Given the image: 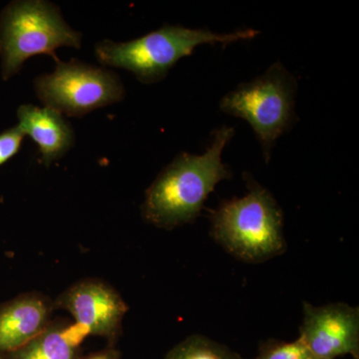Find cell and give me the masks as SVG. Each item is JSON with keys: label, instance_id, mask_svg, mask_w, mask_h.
<instances>
[{"label": "cell", "instance_id": "cell-1", "mask_svg": "<svg viewBox=\"0 0 359 359\" xmlns=\"http://www.w3.org/2000/svg\"><path fill=\"white\" fill-rule=\"evenodd\" d=\"M233 136V127L222 126L212 132L204 154L181 153L165 167L146 191L141 205L144 221L171 231L199 218L210 194L233 176L222 156Z\"/></svg>", "mask_w": 359, "mask_h": 359}, {"label": "cell", "instance_id": "cell-2", "mask_svg": "<svg viewBox=\"0 0 359 359\" xmlns=\"http://www.w3.org/2000/svg\"><path fill=\"white\" fill-rule=\"evenodd\" d=\"M248 194L209 210L211 237L229 255L249 264L269 261L287 250L283 214L268 189L245 175Z\"/></svg>", "mask_w": 359, "mask_h": 359}, {"label": "cell", "instance_id": "cell-3", "mask_svg": "<svg viewBox=\"0 0 359 359\" xmlns=\"http://www.w3.org/2000/svg\"><path fill=\"white\" fill-rule=\"evenodd\" d=\"M259 33L254 28L217 33L208 28L168 25L128 42L103 40L96 44L95 55L101 65L130 71L142 83L154 84L162 81L179 60L192 55L201 45L226 46L256 39Z\"/></svg>", "mask_w": 359, "mask_h": 359}, {"label": "cell", "instance_id": "cell-4", "mask_svg": "<svg viewBox=\"0 0 359 359\" xmlns=\"http://www.w3.org/2000/svg\"><path fill=\"white\" fill-rule=\"evenodd\" d=\"M82 34L63 20L60 9L44 0H16L0 13L1 76L11 79L27 59L39 54L58 61L59 47H81Z\"/></svg>", "mask_w": 359, "mask_h": 359}, {"label": "cell", "instance_id": "cell-5", "mask_svg": "<svg viewBox=\"0 0 359 359\" xmlns=\"http://www.w3.org/2000/svg\"><path fill=\"white\" fill-rule=\"evenodd\" d=\"M297 80L285 66L273 63L261 76L226 93L219 102V109L249 123L268 163L276 140L297 120Z\"/></svg>", "mask_w": 359, "mask_h": 359}, {"label": "cell", "instance_id": "cell-6", "mask_svg": "<svg viewBox=\"0 0 359 359\" xmlns=\"http://www.w3.org/2000/svg\"><path fill=\"white\" fill-rule=\"evenodd\" d=\"M34 89L45 107L69 117H83L120 102L125 96L117 74L76 59L69 62L59 59L53 72L35 78Z\"/></svg>", "mask_w": 359, "mask_h": 359}, {"label": "cell", "instance_id": "cell-7", "mask_svg": "<svg viewBox=\"0 0 359 359\" xmlns=\"http://www.w3.org/2000/svg\"><path fill=\"white\" fill-rule=\"evenodd\" d=\"M54 308L69 313L78 327L88 335L102 337L116 346L123 332V320L129 306L120 292L102 278H85L63 290Z\"/></svg>", "mask_w": 359, "mask_h": 359}, {"label": "cell", "instance_id": "cell-8", "mask_svg": "<svg viewBox=\"0 0 359 359\" xmlns=\"http://www.w3.org/2000/svg\"><path fill=\"white\" fill-rule=\"evenodd\" d=\"M299 339L313 359H359V309L344 302L314 306L304 302Z\"/></svg>", "mask_w": 359, "mask_h": 359}, {"label": "cell", "instance_id": "cell-9", "mask_svg": "<svg viewBox=\"0 0 359 359\" xmlns=\"http://www.w3.org/2000/svg\"><path fill=\"white\" fill-rule=\"evenodd\" d=\"M54 302L41 292H27L0 304V355L29 342L48 327Z\"/></svg>", "mask_w": 359, "mask_h": 359}, {"label": "cell", "instance_id": "cell-10", "mask_svg": "<svg viewBox=\"0 0 359 359\" xmlns=\"http://www.w3.org/2000/svg\"><path fill=\"white\" fill-rule=\"evenodd\" d=\"M18 124L23 134L39 145L41 162L50 166L74 145V131L63 115L51 108L25 104L18 109Z\"/></svg>", "mask_w": 359, "mask_h": 359}, {"label": "cell", "instance_id": "cell-11", "mask_svg": "<svg viewBox=\"0 0 359 359\" xmlns=\"http://www.w3.org/2000/svg\"><path fill=\"white\" fill-rule=\"evenodd\" d=\"M86 330L59 318L52 320L41 334L2 359H82Z\"/></svg>", "mask_w": 359, "mask_h": 359}, {"label": "cell", "instance_id": "cell-12", "mask_svg": "<svg viewBox=\"0 0 359 359\" xmlns=\"http://www.w3.org/2000/svg\"><path fill=\"white\" fill-rule=\"evenodd\" d=\"M164 359H245L230 347L209 337L193 334L168 351Z\"/></svg>", "mask_w": 359, "mask_h": 359}, {"label": "cell", "instance_id": "cell-13", "mask_svg": "<svg viewBox=\"0 0 359 359\" xmlns=\"http://www.w3.org/2000/svg\"><path fill=\"white\" fill-rule=\"evenodd\" d=\"M254 359H313L301 339L287 342L269 339L259 344V353Z\"/></svg>", "mask_w": 359, "mask_h": 359}, {"label": "cell", "instance_id": "cell-14", "mask_svg": "<svg viewBox=\"0 0 359 359\" xmlns=\"http://www.w3.org/2000/svg\"><path fill=\"white\" fill-rule=\"evenodd\" d=\"M25 134L18 126L6 130L0 134V166L20 152Z\"/></svg>", "mask_w": 359, "mask_h": 359}, {"label": "cell", "instance_id": "cell-15", "mask_svg": "<svg viewBox=\"0 0 359 359\" xmlns=\"http://www.w3.org/2000/svg\"><path fill=\"white\" fill-rule=\"evenodd\" d=\"M82 359H123L122 353L116 346H107L101 351L84 355Z\"/></svg>", "mask_w": 359, "mask_h": 359}, {"label": "cell", "instance_id": "cell-16", "mask_svg": "<svg viewBox=\"0 0 359 359\" xmlns=\"http://www.w3.org/2000/svg\"><path fill=\"white\" fill-rule=\"evenodd\" d=\"M0 359H2L1 356H0Z\"/></svg>", "mask_w": 359, "mask_h": 359}]
</instances>
